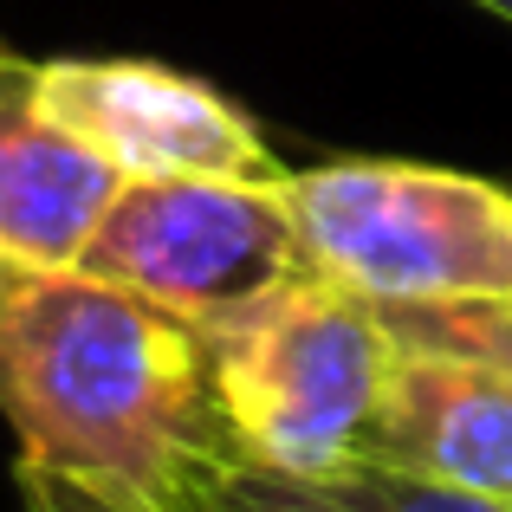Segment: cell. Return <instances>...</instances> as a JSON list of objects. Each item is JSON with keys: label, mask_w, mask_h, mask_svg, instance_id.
Segmentation results:
<instances>
[{"label": "cell", "mask_w": 512, "mask_h": 512, "mask_svg": "<svg viewBox=\"0 0 512 512\" xmlns=\"http://www.w3.org/2000/svg\"><path fill=\"white\" fill-rule=\"evenodd\" d=\"M124 175L39 104V59L0 46V253L13 266H78Z\"/></svg>", "instance_id": "7"}, {"label": "cell", "mask_w": 512, "mask_h": 512, "mask_svg": "<svg viewBox=\"0 0 512 512\" xmlns=\"http://www.w3.org/2000/svg\"><path fill=\"white\" fill-rule=\"evenodd\" d=\"M39 104L124 182H273L260 124L221 85L163 59H39Z\"/></svg>", "instance_id": "5"}, {"label": "cell", "mask_w": 512, "mask_h": 512, "mask_svg": "<svg viewBox=\"0 0 512 512\" xmlns=\"http://www.w3.org/2000/svg\"><path fill=\"white\" fill-rule=\"evenodd\" d=\"M402 344H435V350H467L512 370V305H467V312H396L389 318Z\"/></svg>", "instance_id": "10"}, {"label": "cell", "mask_w": 512, "mask_h": 512, "mask_svg": "<svg viewBox=\"0 0 512 512\" xmlns=\"http://www.w3.org/2000/svg\"><path fill=\"white\" fill-rule=\"evenodd\" d=\"M370 467L512 506V370L467 350L402 344Z\"/></svg>", "instance_id": "6"}, {"label": "cell", "mask_w": 512, "mask_h": 512, "mask_svg": "<svg viewBox=\"0 0 512 512\" xmlns=\"http://www.w3.org/2000/svg\"><path fill=\"white\" fill-rule=\"evenodd\" d=\"M13 487H20V506L26 512H163V506H150V500L98 493V487H78V480L39 474V467H13Z\"/></svg>", "instance_id": "11"}, {"label": "cell", "mask_w": 512, "mask_h": 512, "mask_svg": "<svg viewBox=\"0 0 512 512\" xmlns=\"http://www.w3.org/2000/svg\"><path fill=\"white\" fill-rule=\"evenodd\" d=\"M286 175V169H279ZM273 182H124L104 221L91 227L78 273L150 299L182 318L201 344L253 318L266 299L305 279V247L292 227L286 188Z\"/></svg>", "instance_id": "4"}, {"label": "cell", "mask_w": 512, "mask_h": 512, "mask_svg": "<svg viewBox=\"0 0 512 512\" xmlns=\"http://www.w3.org/2000/svg\"><path fill=\"white\" fill-rule=\"evenodd\" d=\"M279 188L305 266L383 318L512 305V188L493 175L344 156L279 175Z\"/></svg>", "instance_id": "3"}, {"label": "cell", "mask_w": 512, "mask_h": 512, "mask_svg": "<svg viewBox=\"0 0 512 512\" xmlns=\"http://www.w3.org/2000/svg\"><path fill=\"white\" fill-rule=\"evenodd\" d=\"M474 7H487V13H500V20L512 26V0H474Z\"/></svg>", "instance_id": "12"}, {"label": "cell", "mask_w": 512, "mask_h": 512, "mask_svg": "<svg viewBox=\"0 0 512 512\" xmlns=\"http://www.w3.org/2000/svg\"><path fill=\"white\" fill-rule=\"evenodd\" d=\"M325 493H331V500H344L350 512H512L500 500L435 487V480L402 474V467H357L350 480H338V487H325Z\"/></svg>", "instance_id": "9"}, {"label": "cell", "mask_w": 512, "mask_h": 512, "mask_svg": "<svg viewBox=\"0 0 512 512\" xmlns=\"http://www.w3.org/2000/svg\"><path fill=\"white\" fill-rule=\"evenodd\" d=\"M7 273H13V260H7V253H0V279H7Z\"/></svg>", "instance_id": "13"}, {"label": "cell", "mask_w": 512, "mask_h": 512, "mask_svg": "<svg viewBox=\"0 0 512 512\" xmlns=\"http://www.w3.org/2000/svg\"><path fill=\"white\" fill-rule=\"evenodd\" d=\"M169 506H188V512H350L325 487H305V480H286V474H260V467L234 461L221 448H201L188 461V474H182Z\"/></svg>", "instance_id": "8"}, {"label": "cell", "mask_w": 512, "mask_h": 512, "mask_svg": "<svg viewBox=\"0 0 512 512\" xmlns=\"http://www.w3.org/2000/svg\"><path fill=\"white\" fill-rule=\"evenodd\" d=\"M0 415L20 467L169 506L214 448L208 344L182 318L78 266L0 279Z\"/></svg>", "instance_id": "1"}, {"label": "cell", "mask_w": 512, "mask_h": 512, "mask_svg": "<svg viewBox=\"0 0 512 512\" xmlns=\"http://www.w3.org/2000/svg\"><path fill=\"white\" fill-rule=\"evenodd\" d=\"M163 512H188V506H163Z\"/></svg>", "instance_id": "14"}, {"label": "cell", "mask_w": 512, "mask_h": 512, "mask_svg": "<svg viewBox=\"0 0 512 512\" xmlns=\"http://www.w3.org/2000/svg\"><path fill=\"white\" fill-rule=\"evenodd\" d=\"M402 338L376 305L305 273L208 338L214 448L260 474L338 487L376 461Z\"/></svg>", "instance_id": "2"}]
</instances>
